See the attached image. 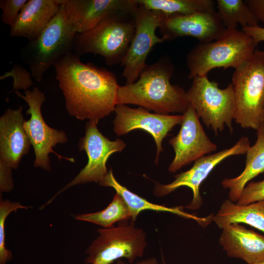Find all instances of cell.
Here are the masks:
<instances>
[{
    "label": "cell",
    "instance_id": "obj_1",
    "mask_svg": "<svg viewBox=\"0 0 264 264\" xmlns=\"http://www.w3.org/2000/svg\"><path fill=\"white\" fill-rule=\"evenodd\" d=\"M68 113L78 119L99 120L114 111L119 87L111 72L84 63L71 52L53 66Z\"/></svg>",
    "mask_w": 264,
    "mask_h": 264
},
{
    "label": "cell",
    "instance_id": "obj_2",
    "mask_svg": "<svg viewBox=\"0 0 264 264\" xmlns=\"http://www.w3.org/2000/svg\"><path fill=\"white\" fill-rule=\"evenodd\" d=\"M174 70L167 58L148 65L135 82L119 86L117 105H136L160 114L183 113L189 102L187 92L170 83Z\"/></svg>",
    "mask_w": 264,
    "mask_h": 264
},
{
    "label": "cell",
    "instance_id": "obj_3",
    "mask_svg": "<svg viewBox=\"0 0 264 264\" xmlns=\"http://www.w3.org/2000/svg\"><path fill=\"white\" fill-rule=\"evenodd\" d=\"M255 44L242 31L226 30L219 38L211 42L199 43L187 54L188 77L207 76L217 67L235 69L253 55Z\"/></svg>",
    "mask_w": 264,
    "mask_h": 264
},
{
    "label": "cell",
    "instance_id": "obj_4",
    "mask_svg": "<svg viewBox=\"0 0 264 264\" xmlns=\"http://www.w3.org/2000/svg\"><path fill=\"white\" fill-rule=\"evenodd\" d=\"M76 34L61 3L48 25L22 49L21 58L36 81L41 82L51 66L72 52Z\"/></svg>",
    "mask_w": 264,
    "mask_h": 264
},
{
    "label": "cell",
    "instance_id": "obj_5",
    "mask_svg": "<svg viewBox=\"0 0 264 264\" xmlns=\"http://www.w3.org/2000/svg\"><path fill=\"white\" fill-rule=\"evenodd\" d=\"M235 97L234 120L242 128L257 130L264 123V51L235 69L232 79Z\"/></svg>",
    "mask_w": 264,
    "mask_h": 264
},
{
    "label": "cell",
    "instance_id": "obj_6",
    "mask_svg": "<svg viewBox=\"0 0 264 264\" xmlns=\"http://www.w3.org/2000/svg\"><path fill=\"white\" fill-rule=\"evenodd\" d=\"M127 14H113L93 29L76 34L72 52L80 56L86 53L100 55L109 66L121 63L135 33L133 19H128Z\"/></svg>",
    "mask_w": 264,
    "mask_h": 264
},
{
    "label": "cell",
    "instance_id": "obj_7",
    "mask_svg": "<svg viewBox=\"0 0 264 264\" xmlns=\"http://www.w3.org/2000/svg\"><path fill=\"white\" fill-rule=\"evenodd\" d=\"M97 230L99 235L86 250V264H112L122 258L132 264L144 255L146 233L135 222L120 221L116 226Z\"/></svg>",
    "mask_w": 264,
    "mask_h": 264
},
{
    "label": "cell",
    "instance_id": "obj_8",
    "mask_svg": "<svg viewBox=\"0 0 264 264\" xmlns=\"http://www.w3.org/2000/svg\"><path fill=\"white\" fill-rule=\"evenodd\" d=\"M187 94L189 103L206 127L216 134L225 126L230 132L233 131L235 97L232 83L221 89L218 83L210 81L207 76H197L193 79Z\"/></svg>",
    "mask_w": 264,
    "mask_h": 264
},
{
    "label": "cell",
    "instance_id": "obj_9",
    "mask_svg": "<svg viewBox=\"0 0 264 264\" xmlns=\"http://www.w3.org/2000/svg\"><path fill=\"white\" fill-rule=\"evenodd\" d=\"M133 17L135 33L128 51L121 64L123 66L122 76L126 84L135 82L148 66L146 59L153 47L165 39L156 35L166 15L161 12L148 10L138 4L131 14Z\"/></svg>",
    "mask_w": 264,
    "mask_h": 264
},
{
    "label": "cell",
    "instance_id": "obj_10",
    "mask_svg": "<svg viewBox=\"0 0 264 264\" xmlns=\"http://www.w3.org/2000/svg\"><path fill=\"white\" fill-rule=\"evenodd\" d=\"M15 93L23 99L29 106L26 113L31 116L28 120H24L23 128L34 148V167L50 171L49 154L51 153H54L59 159L64 158L74 162L73 158L61 156L53 150L57 144L66 143L67 138L64 131L52 128L45 122L41 111L42 106L45 100L44 94L37 87L32 90H24V95L17 90Z\"/></svg>",
    "mask_w": 264,
    "mask_h": 264
},
{
    "label": "cell",
    "instance_id": "obj_11",
    "mask_svg": "<svg viewBox=\"0 0 264 264\" xmlns=\"http://www.w3.org/2000/svg\"><path fill=\"white\" fill-rule=\"evenodd\" d=\"M97 124L93 121L87 122L85 135L79 142L80 151H85L88 155L87 165L72 181L43 205V208L60 194L72 186L91 182L100 183L108 173L106 162L109 157L114 153L121 152L125 147L126 144L123 140L117 138L111 141L103 135L98 129Z\"/></svg>",
    "mask_w": 264,
    "mask_h": 264
},
{
    "label": "cell",
    "instance_id": "obj_12",
    "mask_svg": "<svg viewBox=\"0 0 264 264\" xmlns=\"http://www.w3.org/2000/svg\"><path fill=\"white\" fill-rule=\"evenodd\" d=\"M249 147L248 138L247 136L241 137L231 148L205 155L196 160L189 170L175 176V179L171 183L167 184L155 183L154 194L156 197H162L180 187H188L192 190L193 196L192 201L185 208L193 210L198 209L202 204L199 192L200 184L211 172L227 157L245 154Z\"/></svg>",
    "mask_w": 264,
    "mask_h": 264
},
{
    "label": "cell",
    "instance_id": "obj_13",
    "mask_svg": "<svg viewBox=\"0 0 264 264\" xmlns=\"http://www.w3.org/2000/svg\"><path fill=\"white\" fill-rule=\"evenodd\" d=\"M183 115L178 133L169 140L175 153L169 166L168 171L170 173H175L217 149V145L205 133L199 117L190 103Z\"/></svg>",
    "mask_w": 264,
    "mask_h": 264
},
{
    "label": "cell",
    "instance_id": "obj_14",
    "mask_svg": "<svg viewBox=\"0 0 264 264\" xmlns=\"http://www.w3.org/2000/svg\"><path fill=\"white\" fill-rule=\"evenodd\" d=\"M115 117L113 121V131L121 136L136 129H141L153 137L156 146L157 163L160 153L163 151L162 141L168 132L176 125L181 124L182 115H169L152 113L139 107L131 108L126 105L118 104L114 110Z\"/></svg>",
    "mask_w": 264,
    "mask_h": 264
},
{
    "label": "cell",
    "instance_id": "obj_15",
    "mask_svg": "<svg viewBox=\"0 0 264 264\" xmlns=\"http://www.w3.org/2000/svg\"><path fill=\"white\" fill-rule=\"evenodd\" d=\"M67 20L76 34L88 31L107 17L119 12L132 14L136 0H60Z\"/></svg>",
    "mask_w": 264,
    "mask_h": 264
},
{
    "label": "cell",
    "instance_id": "obj_16",
    "mask_svg": "<svg viewBox=\"0 0 264 264\" xmlns=\"http://www.w3.org/2000/svg\"><path fill=\"white\" fill-rule=\"evenodd\" d=\"M159 28L166 41L190 36L197 39L200 43L213 41L227 30L215 10L166 16Z\"/></svg>",
    "mask_w": 264,
    "mask_h": 264
},
{
    "label": "cell",
    "instance_id": "obj_17",
    "mask_svg": "<svg viewBox=\"0 0 264 264\" xmlns=\"http://www.w3.org/2000/svg\"><path fill=\"white\" fill-rule=\"evenodd\" d=\"M22 107L7 109L0 118V160L18 168L31 145L23 128Z\"/></svg>",
    "mask_w": 264,
    "mask_h": 264
},
{
    "label": "cell",
    "instance_id": "obj_18",
    "mask_svg": "<svg viewBox=\"0 0 264 264\" xmlns=\"http://www.w3.org/2000/svg\"><path fill=\"white\" fill-rule=\"evenodd\" d=\"M222 229L219 242L229 257L241 259L248 264L264 261V236L239 223Z\"/></svg>",
    "mask_w": 264,
    "mask_h": 264
},
{
    "label": "cell",
    "instance_id": "obj_19",
    "mask_svg": "<svg viewBox=\"0 0 264 264\" xmlns=\"http://www.w3.org/2000/svg\"><path fill=\"white\" fill-rule=\"evenodd\" d=\"M59 0H28L10 26V36L31 41L38 36L59 10Z\"/></svg>",
    "mask_w": 264,
    "mask_h": 264
},
{
    "label": "cell",
    "instance_id": "obj_20",
    "mask_svg": "<svg viewBox=\"0 0 264 264\" xmlns=\"http://www.w3.org/2000/svg\"><path fill=\"white\" fill-rule=\"evenodd\" d=\"M99 184L100 186L113 188L116 193L122 197L130 210L132 218L130 221L132 222H135L138 215L145 210L173 213L185 219L193 220L203 226H207L213 220L212 215L204 218L199 217L184 211L183 206L169 207L150 202L119 183L114 176L111 168Z\"/></svg>",
    "mask_w": 264,
    "mask_h": 264
},
{
    "label": "cell",
    "instance_id": "obj_21",
    "mask_svg": "<svg viewBox=\"0 0 264 264\" xmlns=\"http://www.w3.org/2000/svg\"><path fill=\"white\" fill-rule=\"evenodd\" d=\"M257 131V140L246 153L245 166L243 171L234 178L222 180V186L229 190V199L237 202L245 185L252 178L264 172V123Z\"/></svg>",
    "mask_w": 264,
    "mask_h": 264
},
{
    "label": "cell",
    "instance_id": "obj_22",
    "mask_svg": "<svg viewBox=\"0 0 264 264\" xmlns=\"http://www.w3.org/2000/svg\"><path fill=\"white\" fill-rule=\"evenodd\" d=\"M213 220L221 229L233 223H243L264 232V200L240 205L226 199Z\"/></svg>",
    "mask_w": 264,
    "mask_h": 264
},
{
    "label": "cell",
    "instance_id": "obj_23",
    "mask_svg": "<svg viewBox=\"0 0 264 264\" xmlns=\"http://www.w3.org/2000/svg\"><path fill=\"white\" fill-rule=\"evenodd\" d=\"M148 10L158 11L166 16L188 15L196 12L214 11L212 0H136Z\"/></svg>",
    "mask_w": 264,
    "mask_h": 264
},
{
    "label": "cell",
    "instance_id": "obj_24",
    "mask_svg": "<svg viewBox=\"0 0 264 264\" xmlns=\"http://www.w3.org/2000/svg\"><path fill=\"white\" fill-rule=\"evenodd\" d=\"M74 219L108 228L114 226L116 222L130 221L132 218L125 200L116 193L112 201L104 209L94 213L77 214L74 216Z\"/></svg>",
    "mask_w": 264,
    "mask_h": 264
},
{
    "label": "cell",
    "instance_id": "obj_25",
    "mask_svg": "<svg viewBox=\"0 0 264 264\" xmlns=\"http://www.w3.org/2000/svg\"><path fill=\"white\" fill-rule=\"evenodd\" d=\"M217 4L226 29H237L238 24L242 28L258 25L259 21L242 0H217Z\"/></svg>",
    "mask_w": 264,
    "mask_h": 264
},
{
    "label": "cell",
    "instance_id": "obj_26",
    "mask_svg": "<svg viewBox=\"0 0 264 264\" xmlns=\"http://www.w3.org/2000/svg\"><path fill=\"white\" fill-rule=\"evenodd\" d=\"M31 206L21 204L19 202H12L9 199L0 201V264H7L10 261L13 255L10 250L6 248L5 223L8 216L18 209H27Z\"/></svg>",
    "mask_w": 264,
    "mask_h": 264
},
{
    "label": "cell",
    "instance_id": "obj_27",
    "mask_svg": "<svg viewBox=\"0 0 264 264\" xmlns=\"http://www.w3.org/2000/svg\"><path fill=\"white\" fill-rule=\"evenodd\" d=\"M263 200H264V180L248 183L243 188L237 203L246 205Z\"/></svg>",
    "mask_w": 264,
    "mask_h": 264
},
{
    "label": "cell",
    "instance_id": "obj_28",
    "mask_svg": "<svg viewBox=\"0 0 264 264\" xmlns=\"http://www.w3.org/2000/svg\"><path fill=\"white\" fill-rule=\"evenodd\" d=\"M27 0H0L2 22L11 26Z\"/></svg>",
    "mask_w": 264,
    "mask_h": 264
},
{
    "label": "cell",
    "instance_id": "obj_29",
    "mask_svg": "<svg viewBox=\"0 0 264 264\" xmlns=\"http://www.w3.org/2000/svg\"><path fill=\"white\" fill-rule=\"evenodd\" d=\"M9 77H13L14 80L13 90L22 89L26 90L33 85L30 73L20 65H14L12 70L6 72L0 76V79L3 80Z\"/></svg>",
    "mask_w": 264,
    "mask_h": 264
},
{
    "label": "cell",
    "instance_id": "obj_30",
    "mask_svg": "<svg viewBox=\"0 0 264 264\" xmlns=\"http://www.w3.org/2000/svg\"><path fill=\"white\" fill-rule=\"evenodd\" d=\"M12 168L0 160V191L9 192L13 188Z\"/></svg>",
    "mask_w": 264,
    "mask_h": 264
},
{
    "label": "cell",
    "instance_id": "obj_31",
    "mask_svg": "<svg viewBox=\"0 0 264 264\" xmlns=\"http://www.w3.org/2000/svg\"><path fill=\"white\" fill-rule=\"evenodd\" d=\"M242 31L252 39L256 46L260 42L264 41V27L258 25L246 26L242 28Z\"/></svg>",
    "mask_w": 264,
    "mask_h": 264
},
{
    "label": "cell",
    "instance_id": "obj_32",
    "mask_svg": "<svg viewBox=\"0 0 264 264\" xmlns=\"http://www.w3.org/2000/svg\"><path fill=\"white\" fill-rule=\"evenodd\" d=\"M245 2L256 18L264 22V0H247Z\"/></svg>",
    "mask_w": 264,
    "mask_h": 264
},
{
    "label": "cell",
    "instance_id": "obj_33",
    "mask_svg": "<svg viewBox=\"0 0 264 264\" xmlns=\"http://www.w3.org/2000/svg\"><path fill=\"white\" fill-rule=\"evenodd\" d=\"M116 264H128L121 260L117 261ZM135 264H158L157 259L155 258H149L146 260L138 262Z\"/></svg>",
    "mask_w": 264,
    "mask_h": 264
},
{
    "label": "cell",
    "instance_id": "obj_34",
    "mask_svg": "<svg viewBox=\"0 0 264 264\" xmlns=\"http://www.w3.org/2000/svg\"><path fill=\"white\" fill-rule=\"evenodd\" d=\"M161 264H167V263H166L165 262V260L164 259V256H163V254L162 253H161Z\"/></svg>",
    "mask_w": 264,
    "mask_h": 264
},
{
    "label": "cell",
    "instance_id": "obj_35",
    "mask_svg": "<svg viewBox=\"0 0 264 264\" xmlns=\"http://www.w3.org/2000/svg\"><path fill=\"white\" fill-rule=\"evenodd\" d=\"M255 264H264V261Z\"/></svg>",
    "mask_w": 264,
    "mask_h": 264
}]
</instances>
